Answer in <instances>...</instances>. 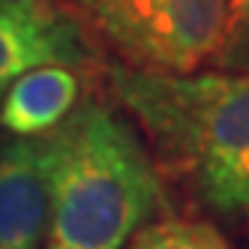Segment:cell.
I'll return each instance as SVG.
<instances>
[{
    "instance_id": "1",
    "label": "cell",
    "mask_w": 249,
    "mask_h": 249,
    "mask_svg": "<svg viewBox=\"0 0 249 249\" xmlns=\"http://www.w3.org/2000/svg\"><path fill=\"white\" fill-rule=\"evenodd\" d=\"M105 81L156 171L225 219H249V72H141L111 63Z\"/></svg>"
},
{
    "instance_id": "2",
    "label": "cell",
    "mask_w": 249,
    "mask_h": 249,
    "mask_svg": "<svg viewBox=\"0 0 249 249\" xmlns=\"http://www.w3.org/2000/svg\"><path fill=\"white\" fill-rule=\"evenodd\" d=\"M48 225L42 249H126L162 207V180L138 129L114 105L78 102L39 135Z\"/></svg>"
},
{
    "instance_id": "3",
    "label": "cell",
    "mask_w": 249,
    "mask_h": 249,
    "mask_svg": "<svg viewBox=\"0 0 249 249\" xmlns=\"http://www.w3.org/2000/svg\"><path fill=\"white\" fill-rule=\"evenodd\" d=\"M93 45L141 72H198L222 39L225 0H63Z\"/></svg>"
},
{
    "instance_id": "4",
    "label": "cell",
    "mask_w": 249,
    "mask_h": 249,
    "mask_svg": "<svg viewBox=\"0 0 249 249\" xmlns=\"http://www.w3.org/2000/svg\"><path fill=\"white\" fill-rule=\"evenodd\" d=\"M96 45L81 24L51 0H0V87L36 66L84 69Z\"/></svg>"
},
{
    "instance_id": "5",
    "label": "cell",
    "mask_w": 249,
    "mask_h": 249,
    "mask_svg": "<svg viewBox=\"0 0 249 249\" xmlns=\"http://www.w3.org/2000/svg\"><path fill=\"white\" fill-rule=\"evenodd\" d=\"M48 183L39 138H21L0 153V249H42Z\"/></svg>"
},
{
    "instance_id": "6",
    "label": "cell",
    "mask_w": 249,
    "mask_h": 249,
    "mask_svg": "<svg viewBox=\"0 0 249 249\" xmlns=\"http://www.w3.org/2000/svg\"><path fill=\"white\" fill-rule=\"evenodd\" d=\"M81 99L78 69L36 66L18 75L0 102V126L21 138H39L69 117Z\"/></svg>"
},
{
    "instance_id": "7",
    "label": "cell",
    "mask_w": 249,
    "mask_h": 249,
    "mask_svg": "<svg viewBox=\"0 0 249 249\" xmlns=\"http://www.w3.org/2000/svg\"><path fill=\"white\" fill-rule=\"evenodd\" d=\"M129 249H234V246L210 222L186 216H162L141 228L129 240Z\"/></svg>"
},
{
    "instance_id": "8",
    "label": "cell",
    "mask_w": 249,
    "mask_h": 249,
    "mask_svg": "<svg viewBox=\"0 0 249 249\" xmlns=\"http://www.w3.org/2000/svg\"><path fill=\"white\" fill-rule=\"evenodd\" d=\"M210 66L222 72H249V0H225L222 39Z\"/></svg>"
}]
</instances>
